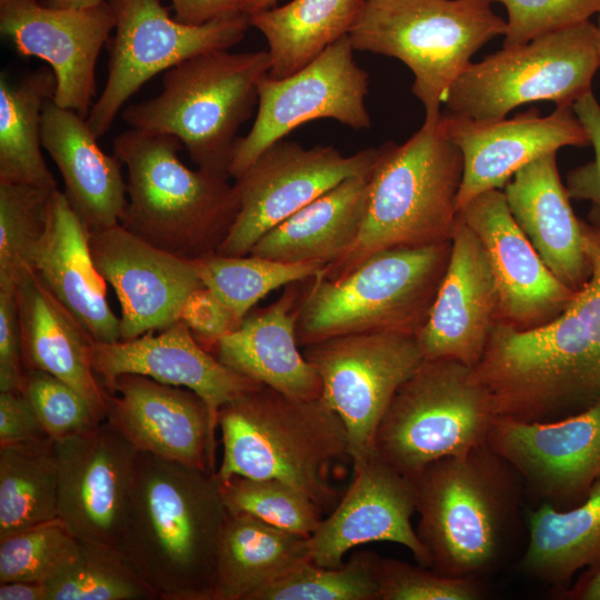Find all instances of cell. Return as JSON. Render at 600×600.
Instances as JSON below:
<instances>
[{"label": "cell", "instance_id": "7a4b0ae2", "mask_svg": "<svg viewBox=\"0 0 600 600\" xmlns=\"http://www.w3.org/2000/svg\"><path fill=\"white\" fill-rule=\"evenodd\" d=\"M227 517L217 472L139 452L114 547L159 600H213Z\"/></svg>", "mask_w": 600, "mask_h": 600}, {"label": "cell", "instance_id": "db71d44e", "mask_svg": "<svg viewBox=\"0 0 600 600\" xmlns=\"http://www.w3.org/2000/svg\"><path fill=\"white\" fill-rule=\"evenodd\" d=\"M43 4L57 8L84 9L100 4L104 0H40Z\"/></svg>", "mask_w": 600, "mask_h": 600}, {"label": "cell", "instance_id": "6da1fadb", "mask_svg": "<svg viewBox=\"0 0 600 600\" xmlns=\"http://www.w3.org/2000/svg\"><path fill=\"white\" fill-rule=\"evenodd\" d=\"M591 276L550 322L516 329L497 322L472 368L496 417L550 420L600 399V228L582 220Z\"/></svg>", "mask_w": 600, "mask_h": 600}, {"label": "cell", "instance_id": "d4e9b609", "mask_svg": "<svg viewBox=\"0 0 600 600\" xmlns=\"http://www.w3.org/2000/svg\"><path fill=\"white\" fill-rule=\"evenodd\" d=\"M92 367L107 392L116 378L124 373L194 391L207 402L216 430L220 408L259 384L220 362L181 319L159 334L149 332L129 341L96 342Z\"/></svg>", "mask_w": 600, "mask_h": 600}, {"label": "cell", "instance_id": "e575fe53", "mask_svg": "<svg viewBox=\"0 0 600 600\" xmlns=\"http://www.w3.org/2000/svg\"><path fill=\"white\" fill-rule=\"evenodd\" d=\"M50 67L10 82L0 77V182L58 189L42 156L41 121L47 101L56 93Z\"/></svg>", "mask_w": 600, "mask_h": 600}, {"label": "cell", "instance_id": "30bf717a", "mask_svg": "<svg viewBox=\"0 0 600 600\" xmlns=\"http://www.w3.org/2000/svg\"><path fill=\"white\" fill-rule=\"evenodd\" d=\"M494 417L471 368L452 359L423 360L392 397L374 451L414 479L437 460L486 444Z\"/></svg>", "mask_w": 600, "mask_h": 600}, {"label": "cell", "instance_id": "9c48e42d", "mask_svg": "<svg viewBox=\"0 0 600 600\" xmlns=\"http://www.w3.org/2000/svg\"><path fill=\"white\" fill-rule=\"evenodd\" d=\"M506 31L489 0H364L349 38L354 50L403 62L424 121H434L472 56Z\"/></svg>", "mask_w": 600, "mask_h": 600}, {"label": "cell", "instance_id": "4dcf8cb0", "mask_svg": "<svg viewBox=\"0 0 600 600\" xmlns=\"http://www.w3.org/2000/svg\"><path fill=\"white\" fill-rule=\"evenodd\" d=\"M369 178L343 180L264 233L250 254L288 263L338 260L360 233Z\"/></svg>", "mask_w": 600, "mask_h": 600}, {"label": "cell", "instance_id": "b9f144b4", "mask_svg": "<svg viewBox=\"0 0 600 600\" xmlns=\"http://www.w3.org/2000/svg\"><path fill=\"white\" fill-rule=\"evenodd\" d=\"M81 541L58 518L0 540V583H48L78 558Z\"/></svg>", "mask_w": 600, "mask_h": 600}, {"label": "cell", "instance_id": "c3c4849f", "mask_svg": "<svg viewBox=\"0 0 600 600\" xmlns=\"http://www.w3.org/2000/svg\"><path fill=\"white\" fill-rule=\"evenodd\" d=\"M14 291L0 290V391H20L24 376Z\"/></svg>", "mask_w": 600, "mask_h": 600}, {"label": "cell", "instance_id": "83f0119b", "mask_svg": "<svg viewBox=\"0 0 600 600\" xmlns=\"http://www.w3.org/2000/svg\"><path fill=\"white\" fill-rule=\"evenodd\" d=\"M299 282L284 287L268 307L248 313L211 353L224 366L293 398H321L322 384L314 367L299 351L297 306Z\"/></svg>", "mask_w": 600, "mask_h": 600}, {"label": "cell", "instance_id": "44dd1931", "mask_svg": "<svg viewBox=\"0 0 600 600\" xmlns=\"http://www.w3.org/2000/svg\"><path fill=\"white\" fill-rule=\"evenodd\" d=\"M441 126L463 158L458 211L486 191L502 190L519 169L547 153L568 146H590L572 106H558L548 116L531 108L511 119L493 121L444 112Z\"/></svg>", "mask_w": 600, "mask_h": 600}, {"label": "cell", "instance_id": "2e32d148", "mask_svg": "<svg viewBox=\"0 0 600 600\" xmlns=\"http://www.w3.org/2000/svg\"><path fill=\"white\" fill-rule=\"evenodd\" d=\"M487 443L539 503L574 507L600 482V399L550 420L494 417Z\"/></svg>", "mask_w": 600, "mask_h": 600}, {"label": "cell", "instance_id": "603a6c76", "mask_svg": "<svg viewBox=\"0 0 600 600\" xmlns=\"http://www.w3.org/2000/svg\"><path fill=\"white\" fill-rule=\"evenodd\" d=\"M104 420L139 452L217 472V430L207 402L190 389L120 374L108 391Z\"/></svg>", "mask_w": 600, "mask_h": 600}, {"label": "cell", "instance_id": "7dc6e473", "mask_svg": "<svg viewBox=\"0 0 600 600\" xmlns=\"http://www.w3.org/2000/svg\"><path fill=\"white\" fill-rule=\"evenodd\" d=\"M572 109L593 147L594 159L567 174L566 189L570 199L600 206V104L591 90L574 101Z\"/></svg>", "mask_w": 600, "mask_h": 600}, {"label": "cell", "instance_id": "816d5d0a", "mask_svg": "<svg viewBox=\"0 0 600 600\" xmlns=\"http://www.w3.org/2000/svg\"><path fill=\"white\" fill-rule=\"evenodd\" d=\"M0 600H49L47 583L10 581L0 583Z\"/></svg>", "mask_w": 600, "mask_h": 600}, {"label": "cell", "instance_id": "52a82bcc", "mask_svg": "<svg viewBox=\"0 0 600 600\" xmlns=\"http://www.w3.org/2000/svg\"><path fill=\"white\" fill-rule=\"evenodd\" d=\"M451 251V241L376 252L346 274H318L297 306L299 346L364 332L416 334L426 324Z\"/></svg>", "mask_w": 600, "mask_h": 600}, {"label": "cell", "instance_id": "7c38bea8", "mask_svg": "<svg viewBox=\"0 0 600 600\" xmlns=\"http://www.w3.org/2000/svg\"><path fill=\"white\" fill-rule=\"evenodd\" d=\"M107 1L116 19L114 34L107 42L108 78L87 117L98 139L152 77L197 54L234 47L250 27L244 13L194 26L171 18L161 0Z\"/></svg>", "mask_w": 600, "mask_h": 600}, {"label": "cell", "instance_id": "ffe728a7", "mask_svg": "<svg viewBox=\"0 0 600 600\" xmlns=\"http://www.w3.org/2000/svg\"><path fill=\"white\" fill-rule=\"evenodd\" d=\"M417 511L412 479L399 472L376 451L353 467V480L332 513L321 520L308 539L310 559L338 568L344 554L369 542L399 543L419 564L429 568V556L411 517Z\"/></svg>", "mask_w": 600, "mask_h": 600}, {"label": "cell", "instance_id": "d590c367", "mask_svg": "<svg viewBox=\"0 0 600 600\" xmlns=\"http://www.w3.org/2000/svg\"><path fill=\"white\" fill-rule=\"evenodd\" d=\"M58 518L54 440L0 446V540Z\"/></svg>", "mask_w": 600, "mask_h": 600}, {"label": "cell", "instance_id": "3957f363", "mask_svg": "<svg viewBox=\"0 0 600 600\" xmlns=\"http://www.w3.org/2000/svg\"><path fill=\"white\" fill-rule=\"evenodd\" d=\"M412 480L429 568L451 578L497 572L511 553L524 489L511 466L486 443L437 460Z\"/></svg>", "mask_w": 600, "mask_h": 600}, {"label": "cell", "instance_id": "f546056e", "mask_svg": "<svg viewBox=\"0 0 600 600\" xmlns=\"http://www.w3.org/2000/svg\"><path fill=\"white\" fill-rule=\"evenodd\" d=\"M14 292L24 370H43L63 380L103 421L108 392L93 371V337L34 271Z\"/></svg>", "mask_w": 600, "mask_h": 600}, {"label": "cell", "instance_id": "836d02e7", "mask_svg": "<svg viewBox=\"0 0 600 600\" xmlns=\"http://www.w3.org/2000/svg\"><path fill=\"white\" fill-rule=\"evenodd\" d=\"M364 0H292L249 16L268 42V74L280 79L302 69L349 34Z\"/></svg>", "mask_w": 600, "mask_h": 600}, {"label": "cell", "instance_id": "6f0895ef", "mask_svg": "<svg viewBox=\"0 0 600 600\" xmlns=\"http://www.w3.org/2000/svg\"><path fill=\"white\" fill-rule=\"evenodd\" d=\"M597 29H598V49H599V54H600V13L598 14Z\"/></svg>", "mask_w": 600, "mask_h": 600}, {"label": "cell", "instance_id": "d6a6232c", "mask_svg": "<svg viewBox=\"0 0 600 600\" xmlns=\"http://www.w3.org/2000/svg\"><path fill=\"white\" fill-rule=\"evenodd\" d=\"M307 560H311L308 538L228 511L218 549L213 600H247Z\"/></svg>", "mask_w": 600, "mask_h": 600}, {"label": "cell", "instance_id": "f907efd6", "mask_svg": "<svg viewBox=\"0 0 600 600\" xmlns=\"http://www.w3.org/2000/svg\"><path fill=\"white\" fill-rule=\"evenodd\" d=\"M174 19L187 24H204L210 21L243 14L248 0H170Z\"/></svg>", "mask_w": 600, "mask_h": 600}, {"label": "cell", "instance_id": "d6986e66", "mask_svg": "<svg viewBox=\"0 0 600 600\" xmlns=\"http://www.w3.org/2000/svg\"><path fill=\"white\" fill-rule=\"evenodd\" d=\"M89 246L121 307L119 341L170 327L188 296L204 287L193 260L161 250L120 223L91 231Z\"/></svg>", "mask_w": 600, "mask_h": 600}, {"label": "cell", "instance_id": "9f6ffc18", "mask_svg": "<svg viewBox=\"0 0 600 600\" xmlns=\"http://www.w3.org/2000/svg\"><path fill=\"white\" fill-rule=\"evenodd\" d=\"M588 219V222L600 228V206H591Z\"/></svg>", "mask_w": 600, "mask_h": 600}, {"label": "cell", "instance_id": "8d00e7d4", "mask_svg": "<svg viewBox=\"0 0 600 600\" xmlns=\"http://www.w3.org/2000/svg\"><path fill=\"white\" fill-rule=\"evenodd\" d=\"M199 278L240 319L271 291L320 274L324 264L288 263L253 254L217 252L194 260Z\"/></svg>", "mask_w": 600, "mask_h": 600}, {"label": "cell", "instance_id": "1f68e13d", "mask_svg": "<svg viewBox=\"0 0 600 600\" xmlns=\"http://www.w3.org/2000/svg\"><path fill=\"white\" fill-rule=\"evenodd\" d=\"M527 544L519 569L528 578L561 591L581 570L600 568V482L579 504L548 503L527 514Z\"/></svg>", "mask_w": 600, "mask_h": 600}, {"label": "cell", "instance_id": "f35d334b", "mask_svg": "<svg viewBox=\"0 0 600 600\" xmlns=\"http://www.w3.org/2000/svg\"><path fill=\"white\" fill-rule=\"evenodd\" d=\"M54 190L0 182V290L14 291L32 272V256L46 230Z\"/></svg>", "mask_w": 600, "mask_h": 600}, {"label": "cell", "instance_id": "277c9868", "mask_svg": "<svg viewBox=\"0 0 600 600\" xmlns=\"http://www.w3.org/2000/svg\"><path fill=\"white\" fill-rule=\"evenodd\" d=\"M223 481L234 476L278 479L307 493L320 508L337 497L332 463L349 457L339 416L321 399L303 400L259 383L218 413Z\"/></svg>", "mask_w": 600, "mask_h": 600}, {"label": "cell", "instance_id": "5bb4252c", "mask_svg": "<svg viewBox=\"0 0 600 600\" xmlns=\"http://www.w3.org/2000/svg\"><path fill=\"white\" fill-rule=\"evenodd\" d=\"M354 51L347 34L297 72L260 79L256 119L234 143L230 178H238L266 149L303 123L332 119L356 130L371 127L366 108L369 76L354 60Z\"/></svg>", "mask_w": 600, "mask_h": 600}, {"label": "cell", "instance_id": "e0dca14e", "mask_svg": "<svg viewBox=\"0 0 600 600\" xmlns=\"http://www.w3.org/2000/svg\"><path fill=\"white\" fill-rule=\"evenodd\" d=\"M116 19L107 0L84 9L57 8L40 0H0V31L21 57L46 61L57 79L52 101L89 116L96 66Z\"/></svg>", "mask_w": 600, "mask_h": 600}, {"label": "cell", "instance_id": "74e56055", "mask_svg": "<svg viewBox=\"0 0 600 600\" xmlns=\"http://www.w3.org/2000/svg\"><path fill=\"white\" fill-rule=\"evenodd\" d=\"M380 556L354 552L338 568L303 561L247 600H379Z\"/></svg>", "mask_w": 600, "mask_h": 600}, {"label": "cell", "instance_id": "8fae6325", "mask_svg": "<svg viewBox=\"0 0 600 600\" xmlns=\"http://www.w3.org/2000/svg\"><path fill=\"white\" fill-rule=\"evenodd\" d=\"M599 68L598 29L589 20L471 62L451 86L446 113L493 121L530 102L572 106L591 91Z\"/></svg>", "mask_w": 600, "mask_h": 600}, {"label": "cell", "instance_id": "4fadbf2b", "mask_svg": "<svg viewBox=\"0 0 600 600\" xmlns=\"http://www.w3.org/2000/svg\"><path fill=\"white\" fill-rule=\"evenodd\" d=\"M317 370L321 399L339 416L357 467L374 451L379 423L399 387L424 360L418 337L364 332L331 337L304 347Z\"/></svg>", "mask_w": 600, "mask_h": 600}, {"label": "cell", "instance_id": "11a10c76", "mask_svg": "<svg viewBox=\"0 0 600 600\" xmlns=\"http://www.w3.org/2000/svg\"><path fill=\"white\" fill-rule=\"evenodd\" d=\"M278 0H248L243 13L252 16L257 12L270 9L277 6Z\"/></svg>", "mask_w": 600, "mask_h": 600}, {"label": "cell", "instance_id": "7402d4cb", "mask_svg": "<svg viewBox=\"0 0 600 600\" xmlns=\"http://www.w3.org/2000/svg\"><path fill=\"white\" fill-rule=\"evenodd\" d=\"M461 218L480 240L499 291L498 322L532 329L557 318L576 293L546 266L513 219L503 190L469 201Z\"/></svg>", "mask_w": 600, "mask_h": 600}, {"label": "cell", "instance_id": "9a60e30c", "mask_svg": "<svg viewBox=\"0 0 600 600\" xmlns=\"http://www.w3.org/2000/svg\"><path fill=\"white\" fill-rule=\"evenodd\" d=\"M380 153L381 146L343 156L332 146L273 143L236 178L240 208L217 253L249 254L264 233L343 180L371 176Z\"/></svg>", "mask_w": 600, "mask_h": 600}, {"label": "cell", "instance_id": "4316f807", "mask_svg": "<svg viewBox=\"0 0 600 600\" xmlns=\"http://www.w3.org/2000/svg\"><path fill=\"white\" fill-rule=\"evenodd\" d=\"M88 120L52 100L46 102L41 143L63 180V194L91 232L120 223L127 207L122 162L104 153Z\"/></svg>", "mask_w": 600, "mask_h": 600}, {"label": "cell", "instance_id": "ab89813d", "mask_svg": "<svg viewBox=\"0 0 600 600\" xmlns=\"http://www.w3.org/2000/svg\"><path fill=\"white\" fill-rule=\"evenodd\" d=\"M49 600H159L116 547L81 541L77 560L47 583Z\"/></svg>", "mask_w": 600, "mask_h": 600}, {"label": "cell", "instance_id": "ba28073f", "mask_svg": "<svg viewBox=\"0 0 600 600\" xmlns=\"http://www.w3.org/2000/svg\"><path fill=\"white\" fill-rule=\"evenodd\" d=\"M268 51L197 54L167 70L158 96L121 113L131 128L178 138L198 169L229 179L240 127L258 107Z\"/></svg>", "mask_w": 600, "mask_h": 600}, {"label": "cell", "instance_id": "ac0fdd59", "mask_svg": "<svg viewBox=\"0 0 600 600\" xmlns=\"http://www.w3.org/2000/svg\"><path fill=\"white\" fill-rule=\"evenodd\" d=\"M54 446L59 518L80 541L114 547L139 451L107 420Z\"/></svg>", "mask_w": 600, "mask_h": 600}, {"label": "cell", "instance_id": "484cf974", "mask_svg": "<svg viewBox=\"0 0 600 600\" xmlns=\"http://www.w3.org/2000/svg\"><path fill=\"white\" fill-rule=\"evenodd\" d=\"M557 152L547 153L519 169L504 186L510 212L550 271L572 291L591 276L584 251L582 220L557 168Z\"/></svg>", "mask_w": 600, "mask_h": 600}, {"label": "cell", "instance_id": "8992f818", "mask_svg": "<svg viewBox=\"0 0 600 600\" xmlns=\"http://www.w3.org/2000/svg\"><path fill=\"white\" fill-rule=\"evenodd\" d=\"M181 141L129 129L113 140L128 172L120 224L150 244L187 260L217 252L239 212L229 179L184 166Z\"/></svg>", "mask_w": 600, "mask_h": 600}, {"label": "cell", "instance_id": "7bdbcfd3", "mask_svg": "<svg viewBox=\"0 0 600 600\" xmlns=\"http://www.w3.org/2000/svg\"><path fill=\"white\" fill-rule=\"evenodd\" d=\"M20 392L54 441L89 431L102 421L80 393L47 371L24 370Z\"/></svg>", "mask_w": 600, "mask_h": 600}, {"label": "cell", "instance_id": "f1b7e54d", "mask_svg": "<svg viewBox=\"0 0 600 600\" xmlns=\"http://www.w3.org/2000/svg\"><path fill=\"white\" fill-rule=\"evenodd\" d=\"M89 234L63 192L54 190L46 230L32 256V271L96 342L112 343L119 341V318L108 304L107 281L94 266Z\"/></svg>", "mask_w": 600, "mask_h": 600}, {"label": "cell", "instance_id": "cb8c5ba5", "mask_svg": "<svg viewBox=\"0 0 600 600\" xmlns=\"http://www.w3.org/2000/svg\"><path fill=\"white\" fill-rule=\"evenodd\" d=\"M499 291L476 233L458 213L449 262L430 314L418 333L424 360H481L499 317Z\"/></svg>", "mask_w": 600, "mask_h": 600}, {"label": "cell", "instance_id": "681fc988", "mask_svg": "<svg viewBox=\"0 0 600 600\" xmlns=\"http://www.w3.org/2000/svg\"><path fill=\"white\" fill-rule=\"evenodd\" d=\"M20 391H0V446L47 438Z\"/></svg>", "mask_w": 600, "mask_h": 600}, {"label": "cell", "instance_id": "bcb514c9", "mask_svg": "<svg viewBox=\"0 0 600 600\" xmlns=\"http://www.w3.org/2000/svg\"><path fill=\"white\" fill-rule=\"evenodd\" d=\"M180 319L209 352L242 322L211 290L198 288L186 299Z\"/></svg>", "mask_w": 600, "mask_h": 600}, {"label": "cell", "instance_id": "f6af8a7d", "mask_svg": "<svg viewBox=\"0 0 600 600\" xmlns=\"http://www.w3.org/2000/svg\"><path fill=\"white\" fill-rule=\"evenodd\" d=\"M507 10L503 48L590 20L600 13V0H489Z\"/></svg>", "mask_w": 600, "mask_h": 600}, {"label": "cell", "instance_id": "ee69618b", "mask_svg": "<svg viewBox=\"0 0 600 600\" xmlns=\"http://www.w3.org/2000/svg\"><path fill=\"white\" fill-rule=\"evenodd\" d=\"M379 600H480L484 579L451 578L430 568L380 557Z\"/></svg>", "mask_w": 600, "mask_h": 600}, {"label": "cell", "instance_id": "f5cc1de1", "mask_svg": "<svg viewBox=\"0 0 600 600\" xmlns=\"http://www.w3.org/2000/svg\"><path fill=\"white\" fill-rule=\"evenodd\" d=\"M557 596L570 600H600V568L583 573L573 587L558 591Z\"/></svg>", "mask_w": 600, "mask_h": 600}, {"label": "cell", "instance_id": "5b68a950", "mask_svg": "<svg viewBox=\"0 0 600 600\" xmlns=\"http://www.w3.org/2000/svg\"><path fill=\"white\" fill-rule=\"evenodd\" d=\"M462 176V153L443 131L441 117L423 121L402 144H382L360 233L320 276L339 278L381 250L451 241Z\"/></svg>", "mask_w": 600, "mask_h": 600}, {"label": "cell", "instance_id": "60d3db41", "mask_svg": "<svg viewBox=\"0 0 600 600\" xmlns=\"http://www.w3.org/2000/svg\"><path fill=\"white\" fill-rule=\"evenodd\" d=\"M221 491L229 512L252 516L303 538L309 539L322 520L320 507L307 493L278 479L234 476L221 481Z\"/></svg>", "mask_w": 600, "mask_h": 600}]
</instances>
